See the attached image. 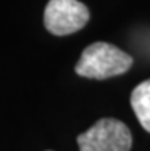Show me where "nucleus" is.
Masks as SVG:
<instances>
[{"label": "nucleus", "mask_w": 150, "mask_h": 151, "mask_svg": "<svg viewBox=\"0 0 150 151\" xmlns=\"http://www.w3.org/2000/svg\"><path fill=\"white\" fill-rule=\"evenodd\" d=\"M133 60L124 50L104 41L87 46L75 66V72L91 79H106L122 75L132 67Z\"/></svg>", "instance_id": "obj_1"}, {"label": "nucleus", "mask_w": 150, "mask_h": 151, "mask_svg": "<svg viewBox=\"0 0 150 151\" xmlns=\"http://www.w3.org/2000/svg\"><path fill=\"white\" fill-rule=\"evenodd\" d=\"M77 142L80 151H130L132 133L124 122L104 118L81 133Z\"/></svg>", "instance_id": "obj_2"}, {"label": "nucleus", "mask_w": 150, "mask_h": 151, "mask_svg": "<svg viewBox=\"0 0 150 151\" xmlns=\"http://www.w3.org/2000/svg\"><path fill=\"white\" fill-rule=\"evenodd\" d=\"M45 26L54 35H69L89 22V9L78 0H49L45 9Z\"/></svg>", "instance_id": "obj_3"}, {"label": "nucleus", "mask_w": 150, "mask_h": 151, "mask_svg": "<svg viewBox=\"0 0 150 151\" xmlns=\"http://www.w3.org/2000/svg\"><path fill=\"white\" fill-rule=\"evenodd\" d=\"M130 105L143 128L150 133V79L138 84L133 88L130 96Z\"/></svg>", "instance_id": "obj_4"}]
</instances>
